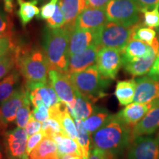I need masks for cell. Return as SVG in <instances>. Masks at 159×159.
<instances>
[{
  "instance_id": "cell-1",
  "label": "cell",
  "mask_w": 159,
  "mask_h": 159,
  "mask_svg": "<svg viewBox=\"0 0 159 159\" xmlns=\"http://www.w3.org/2000/svg\"><path fill=\"white\" fill-rule=\"evenodd\" d=\"M91 136L93 148L103 151L111 159H114L128 150L132 142V129L118 114H111Z\"/></svg>"
},
{
  "instance_id": "cell-2",
  "label": "cell",
  "mask_w": 159,
  "mask_h": 159,
  "mask_svg": "<svg viewBox=\"0 0 159 159\" xmlns=\"http://www.w3.org/2000/svg\"><path fill=\"white\" fill-rule=\"evenodd\" d=\"M16 55V69L25 80V88L47 84L49 66L43 50L17 47Z\"/></svg>"
},
{
  "instance_id": "cell-3",
  "label": "cell",
  "mask_w": 159,
  "mask_h": 159,
  "mask_svg": "<svg viewBox=\"0 0 159 159\" xmlns=\"http://www.w3.org/2000/svg\"><path fill=\"white\" fill-rule=\"evenodd\" d=\"M70 31L65 27L52 29L46 27L43 32L42 46L49 69H56L67 75L69 65V39Z\"/></svg>"
},
{
  "instance_id": "cell-4",
  "label": "cell",
  "mask_w": 159,
  "mask_h": 159,
  "mask_svg": "<svg viewBox=\"0 0 159 159\" xmlns=\"http://www.w3.org/2000/svg\"><path fill=\"white\" fill-rule=\"evenodd\" d=\"M68 76L75 89L91 102H96L108 95L105 91L111 85V80L102 77L97 65Z\"/></svg>"
},
{
  "instance_id": "cell-5",
  "label": "cell",
  "mask_w": 159,
  "mask_h": 159,
  "mask_svg": "<svg viewBox=\"0 0 159 159\" xmlns=\"http://www.w3.org/2000/svg\"><path fill=\"white\" fill-rule=\"evenodd\" d=\"M134 27H125L108 21L95 30L94 43L99 49L114 48L122 51L131 40Z\"/></svg>"
},
{
  "instance_id": "cell-6",
  "label": "cell",
  "mask_w": 159,
  "mask_h": 159,
  "mask_svg": "<svg viewBox=\"0 0 159 159\" xmlns=\"http://www.w3.org/2000/svg\"><path fill=\"white\" fill-rule=\"evenodd\" d=\"M109 21L125 27L139 25L142 11L135 0H111L105 7Z\"/></svg>"
},
{
  "instance_id": "cell-7",
  "label": "cell",
  "mask_w": 159,
  "mask_h": 159,
  "mask_svg": "<svg viewBox=\"0 0 159 159\" xmlns=\"http://www.w3.org/2000/svg\"><path fill=\"white\" fill-rule=\"evenodd\" d=\"M29 94L25 86H19L0 105V134H5L10 123L14 122L19 109L25 104Z\"/></svg>"
},
{
  "instance_id": "cell-8",
  "label": "cell",
  "mask_w": 159,
  "mask_h": 159,
  "mask_svg": "<svg viewBox=\"0 0 159 159\" xmlns=\"http://www.w3.org/2000/svg\"><path fill=\"white\" fill-rule=\"evenodd\" d=\"M48 83L52 87L61 102L73 108L76 102V89L66 74L56 69H49Z\"/></svg>"
},
{
  "instance_id": "cell-9",
  "label": "cell",
  "mask_w": 159,
  "mask_h": 159,
  "mask_svg": "<svg viewBox=\"0 0 159 159\" xmlns=\"http://www.w3.org/2000/svg\"><path fill=\"white\" fill-rule=\"evenodd\" d=\"M96 65L102 77L115 80L123 66L122 51L108 47L100 48L97 54Z\"/></svg>"
},
{
  "instance_id": "cell-10",
  "label": "cell",
  "mask_w": 159,
  "mask_h": 159,
  "mask_svg": "<svg viewBox=\"0 0 159 159\" xmlns=\"http://www.w3.org/2000/svg\"><path fill=\"white\" fill-rule=\"evenodd\" d=\"M128 159H159V142L148 136L132 140L127 151Z\"/></svg>"
},
{
  "instance_id": "cell-11",
  "label": "cell",
  "mask_w": 159,
  "mask_h": 159,
  "mask_svg": "<svg viewBox=\"0 0 159 159\" xmlns=\"http://www.w3.org/2000/svg\"><path fill=\"white\" fill-rule=\"evenodd\" d=\"M5 148L7 159H23L26 153L27 136L25 128H17L5 133Z\"/></svg>"
},
{
  "instance_id": "cell-12",
  "label": "cell",
  "mask_w": 159,
  "mask_h": 159,
  "mask_svg": "<svg viewBox=\"0 0 159 159\" xmlns=\"http://www.w3.org/2000/svg\"><path fill=\"white\" fill-rule=\"evenodd\" d=\"M108 21L105 8L86 7L77 16L75 27L95 31Z\"/></svg>"
},
{
  "instance_id": "cell-13",
  "label": "cell",
  "mask_w": 159,
  "mask_h": 159,
  "mask_svg": "<svg viewBox=\"0 0 159 159\" xmlns=\"http://www.w3.org/2000/svg\"><path fill=\"white\" fill-rule=\"evenodd\" d=\"M136 87L134 102H152L159 96V80L149 76L139 77L136 80Z\"/></svg>"
},
{
  "instance_id": "cell-14",
  "label": "cell",
  "mask_w": 159,
  "mask_h": 159,
  "mask_svg": "<svg viewBox=\"0 0 159 159\" xmlns=\"http://www.w3.org/2000/svg\"><path fill=\"white\" fill-rule=\"evenodd\" d=\"M99 50V47L93 43L85 51L69 57L67 75L80 72L95 65Z\"/></svg>"
},
{
  "instance_id": "cell-15",
  "label": "cell",
  "mask_w": 159,
  "mask_h": 159,
  "mask_svg": "<svg viewBox=\"0 0 159 159\" xmlns=\"http://www.w3.org/2000/svg\"><path fill=\"white\" fill-rule=\"evenodd\" d=\"M95 32L89 30H83L75 27L70 32L69 39V57L85 51L91 44L94 43Z\"/></svg>"
},
{
  "instance_id": "cell-16",
  "label": "cell",
  "mask_w": 159,
  "mask_h": 159,
  "mask_svg": "<svg viewBox=\"0 0 159 159\" xmlns=\"http://www.w3.org/2000/svg\"><path fill=\"white\" fill-rule=\"evenodd\" d=\"M27 91L28 92L31 104L34 108H37L41 105L50 108L61 102L56 92L48 82L46 85L35 87Z\"/></svg>"
},
{
  "instance_id": "cell-17",
  "label": "cell",
  "mask_w": 159,
  "mask_h": 159,
  "mask_svg": "<svg viewBox=\"0 0 159 159\" xmlns=\"http://www.w3.org/2000/svg\"><path fill=\"white\" fill-rule=\"evenodd\" d=\"M159 128V105L152 107L132 129V140L137 137L149 136Z\"/></svg>"
},
{
  "instance_id": "cell-18",
  "label": "cell",
  "mask_w": 159,
  "mask_h": 159,
  "mask_svg": "<svg viewBox=\"0 0 159 159\" xmlns=\"http://www.w3.org/2000/svg\"><path fill=\"white\" fill-rule=\"evenodd\" d=\"M58 5L64 16L63 27L71 31L75 28V23L80 13L86 8V0H58Z\"/></svg>"
},
{
  "instance_id": "cell-19",
  "label": "cell",
  "mask_w": 159,
  "mask_h": 159,
  "mask_svg": "<svg viewBox=\"0 0 159 159\" xmlns=\"http://www.w3.org/2000/svg\"><path fill=\"white\" fill-rule=\"evenodd\" d=\"M152 107V102L149 103H130L119 111L118 114L127 125L131 128H134Z\"/></svg>"
},
{
  "instance_id": "cell-20",
  "label": "cell",
  "mask_w": 159,
  "mask_h": 159,
  "mask_svg": "<svg viewBox=\"0 0 159 159\" xmlns=\"http://www.w3.org/2000/svg\"><path fill=\"white\" fill-rule=\"evenodd\" d=\"M158 53L159 51L154 49L146 56L124 63L123 66H124L125 71L132 75L133 77H139L144 75L150 71Z\"/></svg>"
},
{
  "instance_id": "cell-21",
  "label": "cell",
  "mask_w": 159,
  "mask_h": 159,
  "mask_svg": "<svg viewBox=\"0 0 159 159\" xmlns=\"http://www.w3.org/2000/svg\"><path fill=\"white\" fill-rule=\"evenodd\" d=\"M156 49L147 43L136 39H131L122 52L123 64L144 57ZM157 50V49H156ZM159 51V50H158Z\"/></svg>"
},
{
  "instance_id": "cell-22",
  "label": "cell",
  "mask_w": 159,
  "mask_h": 159,
  "mask_svg": "<svg viewBox=\"0 0 159 159\" xmlns=\"http://www.w3.org/2000/svg\"><path fill=\"white\" fill-rule=\"evenodd\" d=\"M29 158L30 159H60L54 139L48 136L43 137L41 142L32 151Z\"/></svg>"
},
{
  "instance_id": "cell-23",
  "label": "cell",
  "mask_w": 159,
  "mask_h": 159,
  "mask_svg": "<svg viewBox=\"0 0 159 159\" xmlns=\"http://www.w3.org/2000/svg\"><path fill=\"white\" fill-rule=\"evenodd\" d=\"M136 80L130 79L117 82L114 95L120 105H128L132 103L136 92Z\"/></svg>"
},
{
  "instance_id": "cell-24",
  "label": "cell",
  "mask_w": 159,
  "mask_h": 159,
  "mask_svg": "<svg viewBox=\"0 0 159 159\" xmlns=\"http://www.w3.org/2000/svg\"><path fill=\"white\" fill-rule=\"evenodd\" d=\"M93 102L85 98L76 90V102L73 108H67L69 113L73 119H79L85 120L89 117L94 109Z\"/></svg>"
},
{
  "instance_id": "cell-25",
  "label": "cell",
  "mask_w": 159,
  "mask_h": 159,
  "mask_svg": "<svg viewBox=\"0 0 159 159\" xmlns=\"http://www.w3.org/2000/svg\"><path fill=\"white\" fill-rule=\"evenodd\" d=\"M56 143L57 155L59 158L65 155H77L81 157L80 149L77 142L71 139L66 134H56L52 136Z\"/></svg>"
},
{
  "instance_id": "cell-26",
  "label": "cell",
  "mask_w": 159,
  "mask_h": 159,
  "mask_svg": "<svg viewBox=\"0 0 159 159\" xmlns=\"http://www.w3.org/2000/svg\"><path fill=\"white\" fill-rule=\"evenodd\" d=\"M20 75L19 71L16 68L0 81V104L8 99L16 90Z\"/></svg>"
},
{
  "instance_id": "cell-27",
  "label": "cell",
  "mask_w": 159,
  "mask_h": 159,
  "mask_svg": "<svg viewBox=\"0 0 159 159\" xmlns=\"http://www.w3.org/2000/svg\"><path fill=\"white\" fill-rule=\"evenodd\" d=\"M111 115V113L107 109L101 107H94V111L91 116L84 120L85 128L90 136L104 125Z\"/></svg>"
},
{
  "instance_id": "cell-28",
  "label": "cell",
  "mask_w": 159,
  "mask_h": 159,
  "mask_svg": "<svg viewBox=\"0 0 159 159\" xmlns=\"http://www.w3.org/2000/svg\"><path fill=\"white\" fill-rule=\"evenodd\" d=\"M78 136H77V144L80 149L81 158L82 159H88L91 152V140L90 135L85 128L84 120L75 119Z\"/></svg>"
},
{
  "instance_id": "cell-29",
  "label": "cell",
  "mask_w": 159,
  "mask_h": 159,
  "mask_svg": "<svg viewBox=\"0 0 159 159\" xmlns=\"http://www.w3.org/2000/svg\"><path fill=\"white\" fill-rule=\"evenodd\" d=\"M17 2L19 5L18 16L21 25L26 27L33 18L39 16L40 9L37 7L39 2L36 1L26 2L24 0H17Z\"/></svg>"
},
{
  "instance_id": "cell-30",
  "label": "cell",
  "mask_w": 159,
  "mask_h": 159,
  "mask_svg": "<svg viewBox=\"0 0 159 159\" xmlns=\"http://www.w3.org/2000/svg\"><path fill=\"white\" fill-rule=\"evenodd\" d=\"M73 119H74L71 117L70 114L69 113L66 105L62 113H61V116H60L58 121L61 123L63 130H64L67 136L77 142L78 133H77L76 125H75V122Z\"/></svg>"
},
{
  "instance_id": "cell-31",
  "label": "cell",
  "mask_w": 159,
  "mask_h": 159,
  "mask_svg": "<svg viewBox=\"0 0 159 159\" xmlns=\"http://www.w3.org/2000/svg\"><path fill=\"white\" fill-rule=\"evenodd\" d=\"M16 48L0 56V80L16 68Z\"/></svg>"
},
{
  "instance_id": "cell-32",
  "label": "cell",
  "mask_w": 159,
  "mask_h": 159,
  "mask_svg": "<svg viewBox=\"0 0 159 159\" xmlns=\"http://www.w3.org/2000/svg\"><path fill=\"white\" fill-rule=\"evenodd\" d=\"M156 39V32L151 27H147L142 25H135L132 33L131 39H136L152 45Z\"/></svg>"
},
{
  "instance_id": "cell-33",
  "label": "cell",
  "mask_w": 159,
  "mask_h": 159,
  "mask_svg": "<svg viewBox=\"0 0 159 159\" xmlns=\"http://www.w3.org/2000/svg\"><path fill=\"white\" fill-rule=\"evenodd\" d=\"M41 131L44 134L45 136L51 137V138H52V136L56 134H66L63 130L59 121L52 117H49L42 122Z\"/></svg>"
},
{
  "instance_id": "cell-34",
  "label": "cell",
  "mask_w": 159,
  "mask_h": 159,
  "mask_svg": "<svg viewBox=\"0 0 159 159\" xmlns=\"http://www.w3.org/2000/svg\"><path fill=\"white\" fill-rule=\"evenodd\" d=\"M30 100L27 99L25 104L19 109L17 112L16 123L18 128H25L31 118L32 111L30 110Z\"/></svg>"
},
{
  "instance_id": "cell-35",
  "label": "cell",
  "mask_w": 159,
  "mask_h": 159,
  "mask_svg": "<svg viewBox=\"0 0 159 159\" xmlns=\"http://www.w3.org/2000/svg\"><path fill=\"white\" fill-rule=\"evenodd\" d=\"M13 23L10 16L0 9V36L12 37Z\"/></svg>"
},
{
  "instance_id": "cell-36",
  "label": "cell",
  "mask_w": 159,
  "mask_h": 159,
  "mask_svg": "<svg viewBox=\"0 0 159 159\" xmlns=\"http://www.w3.org/2000/svg\"><path fill=\"white\" fill-rule=\"evenodd\" d=\"M144 21L142 25L151 28L159 27V6L152 11H147L144 13Z\"/></svg>"
},
{
  "instance_id": "cell-37",
  "label": "cell",
  "mask_w": 159,
  "mask_h": 159,
  "mask_svg": "<svg viewBox=\"0 0 159 159\" xmlns=\"http://www.w3.org/2000/svg\"><path fill=\"white\" fill-rule=\"evenodd\" d=\"M47 27L52 29L60 28V27H63V25H65L64 16L63 14V12L61 11L58 2H57L54 14L52 15V16L47 20Z\"/></svg>"
},
{
  "instance_id": "cell-38",
  "label": "cell",
  "mask_w": 159,
  "mask_h": 159,
  "mask_svg": "<svg viewBox=\"0 0 159 159\" xmlns=\"http://www.w3.org/2000/svg\"><path fill=\"white\" fill-rule=\"evenodd\" d=\"M57 2L58 0H50L48 3L43 5L40 10V14L38 17L43 20L49 19L54 14Z\"/></svg>"
},
{
  "instance_id": "cell-39",
  "label": "cell",
  "mask_w": 159,
  "mask_h": 159,
  "mask_svg": "<svg viewBox=\"0 0 159 159\" xmlns=\"http://www.w3.org/2000/svg\"><path fill=\"white\" fill-rule=\"evenodd\" d=\"M16 47L12 37L0 36V56L13 50Z\"/></svg>"
},
{
  "instance_id": "cell-40",
  "label": "cell",
  "mask_w": 159,
  "mask_h": 159,
  "mask_svg": "<svg viewBox=\"0 0 159 159\" xmlns=\"http://www.w3.org/2000/svg\"><path fill=\"white\" fill-rule=\"evenodd\" d=\"M44 136V134L41 130V132L32 135V136L29 137L27 142V148H26V153H27V156H30V154L31 153L33 149L41 142V140H42Z\"/></svg>"
},
{
  "instance_id": "cell-41",
  "label": "cell",
  "mask_w": 159,
  "mask_h": 159,
  "mask_svg": "<svg viewBox=\"0 0 159 159\" xmlns=\"http://www.w3.org/2000/svg\"><path fill=\"white\" fill-rule=\"evenodd\" d=\"M32 116L39 122H44L46 119L49 118V108L44 105H41L37 108H34V110L32 111Z\"/></svg>"
},
{
  "instance_id": "cell-42",
  "label": "cell",
  "mask_w": 159,
  "mask_h": 159,
  "mask_svg": "<svg viewBox=\"0 0 159 159\" xmlns=\"http://www.w3.org/2000/svg\"><path fill=\"white\" fill-rule=\"evenodd\" d=\"M41 125H42V123L33 119L31 115V118L30 119L29 122L27 123V125L25 128L28 137L35 134H37L40 130H41Z\"/></svg>"
},
{
  "instance_id": "cell-43",
  "label": "cell",
  "mask_w": 159,
  "mask_h": 159,
  "mask_svg": "<svg viewBox=\"0 0 159 159\" xmlns=\"http://www.w3.org/2000/svg\"><path fill=\"white\" fill-rule=\"evenodd\" d=\"M140 7L142 13L147 11H152L159 6V0H135Z\"/></svg>"
},
{
  "instance_id": "cell-44",
  "label": "cell",
  "mask_w": 159,
  "mask_h": 159,
  "mask_svg": "<svg viewBox=\"0 0 159 159\" xmlns=\"http://www.w3.org/2000/svg\"><path fill=\"white\" fill-rule=\"evenodd\" d=\"M111 0H86L87 7L105 8Z\"/></svg>"
},
{
  "instance_id": "cell-45",
  "label": "cell",
  "mask_w": 159,
  "mask_h": 159,
  "mask_svg": "<svg viewBox=\"0 0 159 159\" xmlns=\"http://www.w3.org/2000/svg\"><path fill=\"white\" fill-rule=\"evenodd\" d=\"M88 159H111L109 156L103 151L99 149L94 148L91 150L90 155Z\"/></svg>"
},
{
  "instance_id": "cell-46",
  "label": "cell",
  "mask_w": 159,
  "mask_h": 159,
  "mask_svg": "<svg viewBox=\"0 0 159 159\" xmlns=\"http://www.w3.org/2000/svg\"><path fill=\"white\" fill-rule=\"evenodd\" d=\"M148 75L159 80V53L156 61H155L153 65L151 67L150 71L148 72Z\"/></svg>"
},
{
  "instance_id": "cell-47",
  "label": "cell",
  "mask_w": 159,
  "mask_h": 159,
  "mask_svg": "<svg viewBox=\"0 0 159 159\" xmlns=\"http://www.w3.org/2000/svg\"><path fill=\"white\" fill-rule=\"evenodd\" d=\"M5 11L7 13H12L14 9L13 0H5Z\"/></svg>"
},
{
  "instance_id": "cell-48",
  "label": "cell",
  "mask_w": 159,
  "mask_h": 159,
  "mask_svg": "<svg viewBox=\"0 0 159 159\" xmlns=\"http://www.w3.org/2000/svg\"><path fill=\"white\" fill-rule=\"evenodd\" d=\"M60 159H82L80 156L77 155H73V154H69V155H65L61 157Z\"/></svg>"
},
{
  "instance_id": "cell-49",
  "label": "cell",
  "mask_w": 159,
  "mask_h": 159,
  "mask_svg": "<svg viewBox=\"0 0 159 159\" xmlns=\"http://www.w3.org/2000/svg\"><path fill=\"white\" fill-rule=\"evenodd\" d=\"M152 105H153V107L156 106V105H159V96L158 98L156 99V100L152 102Z\"/></svg>"
},
{
  "instance_id": "cell-50",
  "label": "cell",
  "mask_w": 159,
  "mask_h": 159,
  "mask_svg": "<svg viewBox=\"0 0 159 159\" xmlns=\"http://www.w3.org/2000/svg\"><path fill=\"white\" fill-rule=\"evenodd\" d=\"M0 159H5V157L4 156L2 150L1 148H0Z\"/></svg>"
},
{
  "instance_id": "cell-51",
  "label": "cell",
  "mask_w": 159,
  "mask_h": 159,
  "mask_svg": "<svg viewBox=\"0 0 159 159\" xmlns=\"http://www.w3.org/2000/svg\"><path fill=\"white\" fill-rule=\"evenodd\" d=\"M30 1H36V2H40L47 1V0H30Z\"/></svg>"
},
{
  "instance_id": "cell-52",
  "label": "cell",
  "mask_w": 159,
  "mask_h": 159,
  "mask_svg": "<svg viewBox=\"0 0 159 159\" xmlns=\"http://www.w3.org/2000/svg\"><path fill=\"white\" fill-rule=\"evenodd\" d=\"M156 139L158 141V142H159V132H158V134H157V136H156Z\"/></svg>"
},
{
  "instance_id": "cell-53",
  "label": "cell",
  "mask_w": 159,
  "mask_h": 159,
  "mask_svg": "<svg viewBox=\"0 0 159 159\" xmlns=\"http://www.w3.org/2000/svg\"><path fill=\"white\" fill-rule=\"evenodd\" d=\"M23 159H29V156H26V157H25V158H24Z\"/></svg>"
},
{
  "instance_id": "cell-54",
  "label": "cell",
  "mask_w": 159,
  "mask_h": 159,
  "mask_svg": "<svg viewBox=\"0 0 159 159\" xmlns=\"http://www.w3.org/2000/svg\"><path fill=\"white\" fill-rule=\"evenodd\" d=\"M157 31H158V37H159V27L157 28Z\"/></svg>"
},
{
  "instance_id": "cell-55",
  "label": "cell",
  "mask_w": 159,
  "mask_h": 159,
  "mask_svg": "<svg viewBox=\"0 0 159 159\" xmlns=\"http://www.w3.org/2000/svg\"><path fill=\"white\" fill-rule=\"evenodd\" d=\"M114 159H116V158H114Z\"/></svg>"
}]
</instances>
